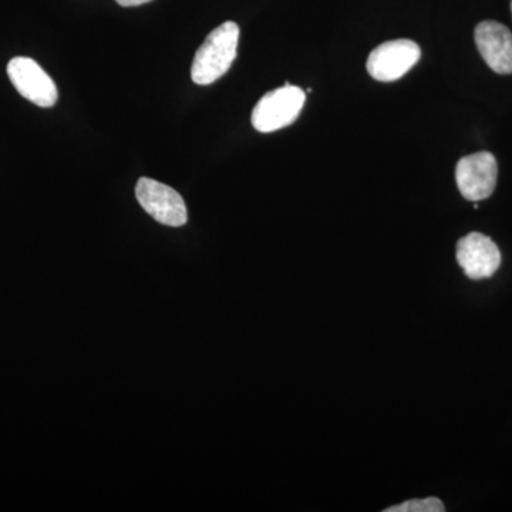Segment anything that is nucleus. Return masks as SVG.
I'll use <instances>...</instances> for the list:
<instances>
[{
	"label": "nucleus",
	"mask_w": 512,
	"mask_h": 512,
	"mask_svg": "<svg viewBox=\"0 0 512 512\" xmlns=\"http://www.w3.org/2000/svg\"><path fill=\"white\" fill-rule=\"evenodd\" d=\"M239 26L225 22L212 30L195 53L191 66L192 82L208 86L220 80L234 63L238 53Z\"/></svg>",
	"instance_id": "obj_1"
},
{
	"label": "nucleus",
	"mask_w": 512,
	"mask_h": 512,
	"mask_svg": "<svg viewBox=\"0 0 512 512\" xmlns=\"http://www.w3.org/2000/svg\"><path fill=\"white\" fill-rule=\"evenodd\" d=\"M306 94L299 87L285 83L281 89L266 93L252 111V126L259 133H274L291 126L298 119Z\"/></svg>",
	"instance_id": "obj_2"
},
{
	"label": "nucleus",
	"mask_w": 512,
	"mask_h": 512,
	"mask_svg": "<svg viewBox=\"0 0 512 512\" xmlns=\"http://www.w3.org/2000/svg\"><path fill=\"white\" fill-rule=\"evenodd\" d=\"M136 195L143 210L160 224L183 227L187 222V207L174 188L144 177L138 180Z\"/></svg>",
	"instance_id": "obj_3"
},
{
	"label": "nucleus",
	"mask_w": 512,
	"mask_h": 512,
	"mask_svg": "<svg viewBox=\"0 0 512 512\" xmlns=\"http://www.w3.org/2000/svg\"><path fill=\"white\" fill-rule=\"evenodd\" d=\"M420 46L409 39L392 40L377 46L367 59V72L379 82H394L419 62Z\"/></svg>",
	"instance_id": "obj_4"
},
{
	"label": "nucleus",
	"mask_w": 512,
	"mask_h": 512,
	"mask_svg": "<svg viewBox=\"0 0 512 512\" xmlns=\"http://www.w3.org/2000/svg\"><path fill=\"white\" fill-rule=\"evenodd\" d=\"M8 76L20 96L39 107H53L59 99L57 87L33 59L15 57L8 64Z\"/></svg>",
	"instance_id": "obj_5"
},
{
	"label": "nucleus",
	"mask_w": 512,
	"mask_h": 512,
	"mask_svg": "<svg viewBox=\"0 0 512 512\" xmlns=\"http://www.w3.org/2000/svg\"><path fill=\"white\" fill-rule=\"evenodd\" d=\"M498 165L491 153L471 154L461 158L456 168V181L461 195L468 201L487 200L497 185Z\"/></svg>",
	"instance_id": "obj_6"
},
{
	"label": "nucleus",
	"mask_w": 512,
	"mask_h": 512,
	"mask_svg": "<svg viewBox=\"0 0 512 512\" xmlns=\"http://www.w3.org/2000/svg\"><path fill=\"white\" fill-rule=\"evenodd\" d=\"M457 262L474 281L491 278L501 265V252L493 239L471 232L458 241Z\"/></svg>",
	"instance_id": "obj_7"
},
{
	"label": "nucleus",
	"mask_w": 512,
	"mask_h": 512,
	"mask_svg": "<svg viewBox=\"0 0 512 512\" xmlns=\"http://www.w3.org/2000/svg\"><path fill=\"white\" fill-rule=\"evenodd\" d=\"M474 37L478 52L493 72L512 73V35L507 26L485 20L477 26Z\"/></svg>",
	"instance_id": "obj_8"
},
{
	"label": "nucleus",
	"mask_w": 512,
	"mask_h": 512,
	"mask_svg": "<svg viewBox=\"0 0 512 512\" xmlns=\"http://www.w3.org/2000/svg\"><path fill=\"white\" fill-rule=\"evenodd\" d=\"M446 507L441 503L439 498L429 497L423 500H410L406 503L393 505L386 508L384 512H444Z\"/></svg>",
	"instance_id": "obj_9"
},
{
	"label": "nucleus",
	"mask_w": 512,
	"mask_h": 512,
	"mask_svg": "<svg viewBox=\"0 0 512 512\" xmlns=\"http://www.w3.org/2000/svg\"><path fill=\"white\" fill-rule=\"evenodd\" d=\"M116 2L124 8H131V6L144 5V3L151 2V0H116Z\"/></svg>",
	"instance_id": "obj_10"
},
{
	"label": "nucleus",
	"mask_w": 512,
	"mask_h": 512,
	"mask_svg": "<svg viewBox=\"0 0 512 512\" xmlns=\"http://www.w3.org/2000/svg\"><path fill=\"white\" fill-rule=\"evenodd\" d=\"M511 12H512V2H511Z\"/></svg>",
	"instance_id": "obj_11"
}]
</instances>
